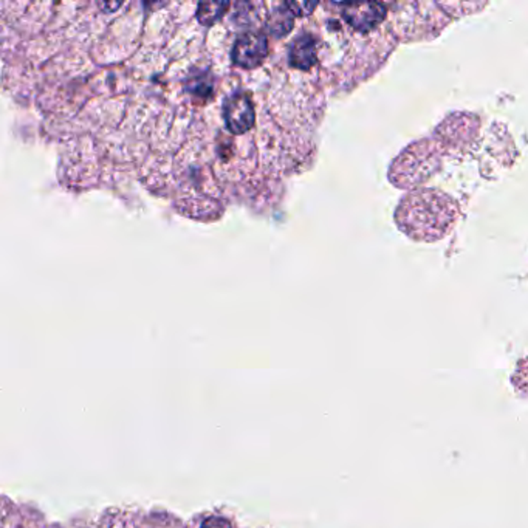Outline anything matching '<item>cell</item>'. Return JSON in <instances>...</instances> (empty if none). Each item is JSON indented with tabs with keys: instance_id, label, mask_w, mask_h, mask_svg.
I'll return each mask as SVG.
<instances>
[{
	"instance_id": "6da1fadb",
	"label": "cell",
	"mask_w": 528,
	"mask_h": 528,
	"mask_svg": "<svg viewBox=\"0 0 528 528\" xmlns=\"http://www.w3.org/2000/svg\"><path fill=\"white\" fill-rule=\"evenodd\" d=\"M458 205L437 190H415L398 205L395 222L411 239L436 242L451 229Z\"/></svg>"
},
{
	"instance_id": "7a4b0ae2",
	"label": "cell",
	"mask_w": 528,
	"mask_h": 528,
	"mask_svg": "<svg viewBox=\"0 0 528 528\" xmlns=\"http://www.w3.org/2000/svg\"><path fill=\"white\" fill-rule=\"evenodd\" d=\"M333 5L341 8L344 21L360 33L375 30L387 16L386 5L378 2H348Z\"/></svg>"
},
{
	"instance_id": "3957f363",
	"label": "cell",
	"mask_w": 528,
	"mask_h": 528,
	"mask_svg": "<svg viewBox=\"0 0 528 528\" xmlns=\"http://www.w3.org/2000/svg\"><path fill=\"white\" fill-rule=\"evenodd\" d=\"M224 120L233 135H244L256 123V112L246 93H235L224 104Z\"/></svg>"
},
{
	"instance_id": "277c9868",
	"label": "cell",
	"mask_w": 528,
	"mask_h": 528,
	"mask_svg": "<svg viewBox=\"0 0 528 528\" xmlns=\"http://www.w3.org/2000/svg\"><path fill=\"white\" fill-rule=\"evenodd\" d=\"M268 56V39L262 33H244L236 41L231 60L235 66L255 69L261 66Z\"/></svg>"
},
{
	"instance_id": "5b68a950",
	"label": "cell",
	"mask_w": 528,
	"mask_h": 528,
	"mask_svg": "<svg viewBox=\"0 0 528 528\" xmlns=\"http://www.w3.org/2000/svg\"><path fill=\"white\" fill-rule=\"evenodd\" d=\"M290 66L298 70H310L318 62V41L310 33H302L294 39L289 50Z\"/></svg>"
},
{
	"instance_id": "8992f818",
	"label": "cell",
	"mask_w": 528,
	"mask_h": 528,
	"mask_svg": "<svg viewBox=\"0 0 528 528\" xmlns=\"http://www.w3.org/2000/svg\"><path fill=\"white\" fill-rule=\"evenodd\" d=\"M293 19L294 17L290 14L289 10L283 5L281 6L268 17V33L273 34L274 38L287 36L293 28Z\"/></svg>"
},
{
	"instance_id": "52a82bcc",
	"label": "cell",
	"mask_w": 528,
	"mask_h": 528,
	"mask_svg": "<svg viewBox=\"0 0 528 528\" xmlns=\"http://www.w3.org/2000/svg\"><path fill=\"white\" fill-rule=\"evenodd\" d=\"M228 8V2H202L197 8V21L205 27H211L222 19Z\"/></svg>"
},
{
	"instance_id": "ba28073f",
	"label": "cell",
	"mask_w": 528,
	"mask_h": 528,
	"mask_svg": "<svg viewBox=\"0 0 528 528\" xmlns=\"http://www.w3.org/2000/svg\"><path fill=\"white\" fill-rule=\"evenodd\" d=\"M188 92L191 93L194 98L207 99L213 93V82L208 81L207 77L196 78L188 84Z\"/></svg>"
},
{
	"instance_id": "9c48e42d",
	"label": "cell",
	"mask_w": 528,
	"mask_h": 528,
	"mask_svg": "<svg viewBox=\"0 0 528 528\" xmlns=\"http://www.w3.org/2000/svg\"><path fill=\"white\" fill-rule=\"evenodd\" d=\"M283 6L289 10L292 16L304 17L315 12L318 4L316 2H285Z\"/></svg>"
},
{
	"instance_id": "30bf717a",
	"label": "cell",
	"mask_w": 528,
	"mask_h": 528,
	"mask_svg": "<svg viewBox=\"0 0 528 528\" xmlns=\"http://www.w3.org/2000/svg\"><path fill=\"white\" fill-rule=\"evenodd\" d=\"M200 528H233L231 527V523L225 519V517L220 516H211L208 517L207 521L202 523V527Z\"/></svg>"
},
{
	"instance_id": "8fae6325",
	"label": "cell",
	"mask_w": 528,
	"mask_h": 528,
	"mask_svg": "<svg viewBox=\"0 0 528 528\" xmlns=\"http://www.w3.org/2000/svg\"><path fill=\"white\" fill-rule=\"evenodd\" d=\"M121 4H99V8L106 12V8H110V10H116V8H120Z\"/></svg>"
}]
</instances>
